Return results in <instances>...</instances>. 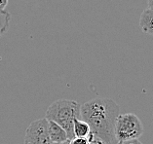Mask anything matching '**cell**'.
<instances>
[{
	"mask_svg": "<svg viewBox=\"0 0 153 144\" xmlns=\"http://www.w3.org/2000/svg\"><path fill=\"white\" fill-rule=\"evenodd\" d=\"M25 144H54L48 134L46 118L33 121L25 131Z\"/></svg>",
	"mask_w": 153,
	"mask_h": 144,
	"instance_id": "277c9868",
	"label": "cell"
},
{
	"mask_svg": "<svg viewBox=\"0 0 153 144\" xmlns=\"http://www.w3.org/2000/svg\"><path fill=\"white\" fill-rule=\"evenodd\" d=\"M48 134H49L50 139L54 144L69 140L66 131L61 126L56 124L55 122L48 121Z\"/></svg>",
	"mask_w": 153,
	"mask_h": 144,
	"instance_id": "5b68a950",
	"label": "cell"
},
{
	"mask_svg": "<svg viewBox=\"0 0 153 144\" xmlns=\"http://www.w3.org/2000/svg\"><path fill=\"white\" fill-rule=\"evenodd\" d=\"M117 144H143L141 143L139 139H134V140H130V141H124V142H119Z\"/></svg>",
	"mask_w": 153,
	"mask_h": 144,
	"instance_id": "30bf717a",
	"label": "cell"
},
{
	"mask_svg": "<svg viewBox=\"0 0 153 144\" xmlns=\"http://www.w3.org/2000/svg\"><path fill=\"white\" fill-rule=\"evenodd\" d=\"M140 27L144 33L153 35V8H147L141 13Z\"/></svg>",
	"mask_w": 153,
	"mask_h": 144,
	"instance_id": "8992f818",
	"label": "cell"
},
{
	"mask_svg": "<svg viewBox=\"0 0 153 144\" xmlns=\"http://www.w3.org/2000/svg\"><path fill=\"white\" fill-rule=\"evenodd\" d=\"M92 134L91 128L85 121L76 119L73 124V135L74 137L87 138Z\"/></svg>",
	"mask_w": 153,
	"mask_h": 144,
	"instance_id": "52a82bcc",
	"label": "cell"
},
{
	"mask_svg": "<svg viewBox=\"0 0 153 144\" xmlns=\"http://www.w3.org/2000/svg\"><path fill=\"white\" fill-rule=\"evenodd\" d=\"M7 4H8V0H0V10H4Z\"/></svg>",
	"mask_w": 153,
	"mask_h": 144,
	"instance_id": "8fae6325",
	"label": "cell"
},
{
	"mask_svg": "<svg viewBox=\"0 0 153 144\" xmlns=\"http://www.w3.org/2000/svg\"><path fill=\"white\" fill-rule=\"evenodd\" d=\"M93 144H104V143L100 141V140H99V139H97V138L94 137V139H93Z\"/></svg>",
	"mask_w": 153,
	"mask_h": 144,
	"instance_id": "7c38bea8",
	"label": "cell"
},
{
	"mask_svg": "<svg viewBox=\"0 0 153 144\" xmlns=\"http://www.w3.org/2000/svg\"><path fill=\"white\" fill-rule=\"evenodd\" d=\"M93 139L94 136L91 134L87 138H82V137H74L70 140L69 144H93Z\"/></svg>",
	"mask_w": 153,
	"mask_h": 144,
	"instance_id": "9c48e42d",
	"label": "cell"
},
{
	"mask_svg": "<svg viewBox=\"0 0 153 144\" xmlns=\"http://www.w3.org/2000/svg\"><path fill=\"white\" fill-rule=\"evenodd\" d=\"M11 15L5 10H0V37L9 29Z\"/></svg>",
	"mask_w": 153,
	"mask_h": 144,
	"instance_id": "ba28073f",
	"label": "cell"
},
{
	"mask_svg": "<svg viewBox=\"0 0 153 144\" xmlns=\"http://www.w3.org/2000/svg\"><path fill=\"white\" fill-rule=\"evenodd\" d=\"M148 8H153V0H147Z\"/></svg>",
	"mask_w": 153,
	"mask_h": 144,
	"instance_id": "4fadbf2b",
	"label": "cell"
},
{
	"mask_svg": "<svg viewBox=\"0 0 153 144\" xmlns=\"http://www.w3.org/2000/svg\"><path fill=\"white\" fill-rule=\"evenodd\" d=\"M114 134L117 143L139 139L143 134V125L140 118L134 113L119 114Z\"/></svg>",
	"mask_w": 153,
	"mask_h": 144,
	"instance_id": "3957f363",
	"label": "cell"
},
{
	"mask_svg": "<svg viewBox=\"0 0 153 144\" xmlns=\"http://www.w3.org/2000/svg\"><path fill=\"white\" fill-rule=\"evenodd\" d=\"M46 119L55 122L66 131L68 139L74 138L73 124L80 117V104L75 100L70 99H59L48 107Z\"/></svg>",
	"mask_w": 153,
	"mask_h": 144,
	"instance_id": "7a4b0ae2",
	"label": "cell"
},
{
	"mask_svg": "<svg viewBox=\"0 0 153 144\" xmlns=\"http://www.w3.org/2000/svg\"><path fill=\"white\" fill-rule=\"evenodd\" d=\"M119 114V106L110 98L97 97L80 105L81 120L89 125L93 136L104 144H117L114 131Z\"/></svg>",
	"mask_w": 153,
	"mask_h": 144,
	"instance_id": "6da1fadb",
	"label": "cell"
},
{
	"mask_svg": "<svg viewBox=\"0 0 153 144\" xmlns=\"http://www.w3.org/2000/svg\"><path fill=\"white\" fill-rule=\"evenodd\" d=\"M70 140H66V141H63V142H59V143H55V144H69Z\"/></svg>",
	"mask_w": 153,
	"mask_h": 144,
	"instance_id": "5bb4252c",
	"label": "cell"
}]
</instances>
